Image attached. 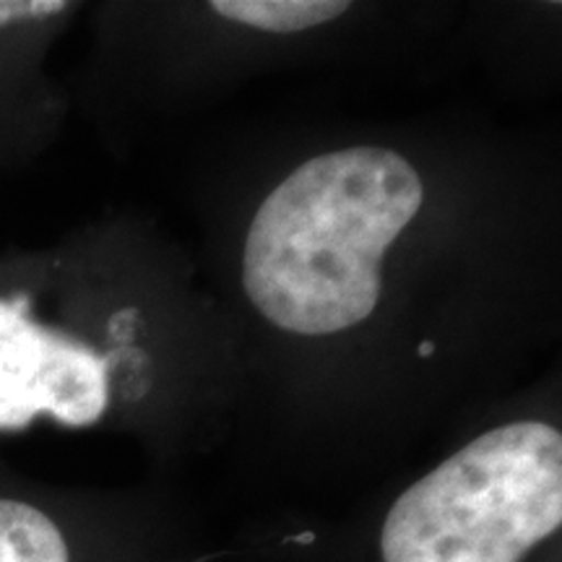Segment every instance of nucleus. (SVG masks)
<instances>
[{
    "instance_id": "1",
    "label": "nucleus",
    "mask_w": 562,
    "mask_h": 562,
    "mask_svg": "<svg viewBox=\"0 0 562 562\" xmlns=\"http://www.w3.org/2000/svg\"><path fill=\"white\" fill-rule=\"evenodd\" d=\"M425 201L409 159L355 146L321 154L281 180L256 211L243 284L273 326L328 336L368 321L381 261Z\"/></svg>"
},
{
    "instance_id": "2",
    "label": "nucleus",
    "mask_w": 562,
    "mask_h": 562,
    "mask_svg": "<svg viewBox=\"0 0 562 562\" xmlns=\"http://www.w3.org/2000/svg\"><path fill=\"white\" fill-rule=\"evenodd\" d=\"M562 524V435L495 427L406 487L385 513L383 562H524Z\"/></svg>"
},
{
    "instance_id": "3",
    "label": "nucleus",
    "mask_w": 562,
    "mask_h": 562,
    "mask_svg": "<svg viewBox=\"0 0 562 562\" xmlns=\"http://www.w3.org/2000/svg\"><path fill=\"white\" fill-rule=\"evenodd\" d=\"M76 508L0 482V562H97Z\"/></svg>"
},
{
    "instance_id": "4",
    "label": "nucleus",
    "mask_w": 562,
    "mask_h": 562,
    "mask_svg": "<svg viewBox=\"0 0 562 562\" xmlns=\"http://www.w3.org/2000/svg\"><path fill=\"white\" fill-rule=\"evenodd\" d=\"M220 16L263 32H302L349 11L344 0H216L211 3Z\"/></svg>"
}]
</instances>
